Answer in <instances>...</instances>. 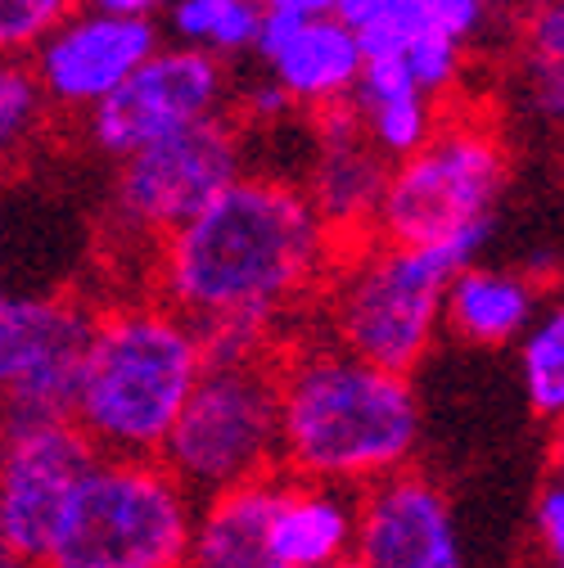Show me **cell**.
<instances>
[{
    "instance_id": "19",
    "label": "cell",
    "mask_w": 564,
    "mask_h": 568,
    "mask_svg": "<svg viewBox=\"0 0 564 568\" xmlns=\"http://www.w3.org/2000/svg\"><path fill=\"white\" fill-rule=\"evenodd\" d=\"M348 104L366 135V145L380 150L389 163L420 150L443 122L439 100L420 91L393 54H362V73L352 82Z\"/></svg>"
},
{
    "instance_id": "28",
    "label": "cell",
    "mask_w": 564,
    "mask_h": 568,
    "mask_svg": "<svg viewBox=\"0 0 564 568\" xmlns=\"http://www.w3.org/2000/svg\"><path fill=\"white\" fill-rule=\"evenodd\" d=\"M266 14H321L330 10V0H258Z\"/></svg>"
},
{
    "instance_id": "17",
    "label": "cell",
    "mask_w": 564,
    "mask_h": 568,
    "mask_svg": "<svg viewBox=\"0 0 564 568\" xmlns=\"http://www.w3.org/2000/svg\"><path fill=\"white\" fill-rule=\"evenodd\" d=\"M275 474L199 496L181 568H275L271 555Z\"/></svg>"
},
{
    "instance_id": "12",
    "label": "cell",
    "mask_w": 564,
    "mask_h": 568,
    "mask_svg": "<svg viewBox=\"0 0 564 568\" xmlns=\"http://www.w3.org/2000/svg\"><path fill=\"white\" fill-rule=\"evenodd\" d=\"M95 447L73 419L6 424L0 429V546L41 559L68 491Z\"/></svg>"
},
{
    "instance_id": "31",
    "label": "cell",
    "mask_w": 564,
    "mask_h": 568,
    "mask_svg": "<svg viewBox=\"0 0 564 568\" xmlns=\"http://www.w3.org/2000/svg\"><path fill=\"white\" fill-rule=\"evenodd\" d=\"M0 294H6V290H0Z\"/></svg>"
},
{
    "instance_id": "5",
    "label": "cell",
    "mask_w": 564,
    "mask_h": 568,
    "mask_svg": "<svg viewBox=\"0 0 564 568\" xmlns=\"http://www.w3.org/2000/svg\"><path fill=\"white\" fill-rule=\"evenodd\" d=\"M194 496L159 456L95 452L68 491L41 568H181Z\"/></svg>"
},
{
    "instance_id": "21",
    "label": "cell",
    "mask_w": 564,
    "mask_h": 568,
    "mask_svg": "<svg viewBox=\"0 0 564 568\" xmlns=\"http://www.w3.org/2000/svg\"><path fill=\"white\" fill-rule=\"evenodd\" d=\"M520 343V375L533 415L560 419L564 410V312L546 307L537 321L515 338Z\"/></svg>"
},
{
    "instance_id": "30",
    "label": "cell",
    "mask_w": 564,
    "mask_h": 568,
    "mask_svg": "<svg viewBox=\"0 0 564 568\" xmlns=\"http://www.w3.org/2000/svg\"><path fill=\"white\" fill-rule=\"evenodd\" d=\"M334 568H362V564H357V559H343V564H334Z\"/></svg>"
},
{
    "instance_id": "26",
    "label": "cell",
    "mask_w": 564,
    "mask_h": 568,
    "mask_svg": "<svg viewBox=\"0 0 564 568\" xmlns=\"http://www.w3.org/2000/svg\"><path fill=\"white\" fill-rule=\"evenodd\" d=\"M434 23L456 37L461 45H474L483 32H487V19H492V0H425Z\"/></svg>"
},
{
    "instance_id": "3",
    "label": "cell",
    "mask_w": 564,
    "mask_h": 568,
    "mask_svg": "<svg viewBox=\"0 0 564 568\" xmlns=\"http://www.w3.org/2000/svg\"><path fill=\"white\" fill-rule=\"evenodd\" d=\"M203 375L199 329L163 298L91 316L73 424L104 456H159L177 410Z\"/></svg>"
},
{
    "instance_id": "8",
    "label": "cell",
    "mask_w": 564,
    "mask_h": 568,
    "mask_svg": "<svg viewBox=\"0 0 564 568\" xmlns=\"http://www.w3.org/2000/svg\"><path fill=\"white\" fill-rule=\"evenodd\" d=\"M118 163H122L113 185L118 222L131 235L163 240L249 168V145H244V126L231 113H213L203 122L150 140V145H140Z\"/></svg>"
},
{
    "instance_id": "13",
    "label": "cell",
    "mask_w": 564,
    "mask_h": 568,
    "mask_svg": "<svg viewBox=\"0 0 564 568\" xmlns=\"http://www.w3.org/2000/svg\"><path fill=\"white\" fill-rule=\"evenodd\" d=\"M352 559L362 568H465L456 515L443 487L411 465L362 487Z\"/></svg>"
},
{
    "instance_id": "29",
    "label": "cell",
    "mask_w": 564,
    "mask_h": 568,
    "mask_svg": "<svg viewBox=\"0 0 564 568\" xmlns=\"http://www.w3.org/2000/svg\"><path fill=\"white\" fill-rule=\"evenodd\" d=\"M0 568H41V564L19 555V550H10V546H0Z\"/></svg>"
},
{
    "instance_id": "23",
    "label": "cell",
    "mask_w": 564,
    "mask_h": 568,
    "mask_svg": "<svg viewBox=\"0 0 564 568\" xmlns=\"http://www.w3.org/2000/svg\"><path fill=\"white\" fill-rule=\"evenodd\" d=\"M46 109L28 59H0V163L32 145V135L46 126Z\"/></svg>"
},
{
    "instance_id": "20",
    "label": "cell",
    "mask_w": 564,
    "mask_h": 568,
    "mask_svg": "<svg viewBox=\"0 0 564 568\" xmlns=\"http://www.w3.org/2000/svg\"><path fill=\"white\" fill-rule=\"evenodd\" d=\"M262 14L258 0H168L159 32L213 59H240L253 54Z\"/></svg>"
},
{
    "instance_id": "1",
    "label": "cell",
    "mask_w": 564,
    "mask_h": 568,
    "mask_svg": "<svg viewBox=\"0 0 564 568\" xmlns=\"http://www.w3.org/2000/svg\"><path fill=\"white\" fill-rule=\"evenodd\" d=\"M334 248L299 181L244 168L159 240V298L190 325L244 321L280 338L316 303Z\"/></svg>"
},
{
    "instance_id": "9",
    "label": "cell",
    "mask_w": 564,
    "mask_h": 568,
    "mask_svg": "<svg viewBox=\"0 0 564 568\" xmlns=\"http://www.w3.org/2000/svg\"><path fill=\"white\" fill-rule=\"evenodd\" d=\"M91 312L68 298L0 294V429L73 419Z\"/></svg>"
},
{
    "instance_id": "24",
    "label": "cell",
    "mask_w": 564,
    "mask_h": 568,
    "mask_svg": "<svg viewBox=\"0 0 564 568\" xmlns=\"http://www.w3.org/2000/svg\"><path fill=\"white\" fill-rule=\"evenodd\" d=\"M78 6L82 0H0V59H28L32 45Z\"/></svg>"
},
{
    "instance_id": "14",
    "label": "cell",
    "mask_w": 564,
    "mask_h": 568,
    "mask_svg": "<svg viewBox=\"0 0 564 568\" xmlns=\"http://www.w3.org/2000/svg\"><path fill=\"white\" fill-rule=\"evenodd\" d=\"M253 54L294 109H330L352 95L362 73V41L330 10L321 14H262Z\"/></svg>"
},
{
    "instance_id": "22",
    "label": "cell",
    "mask_w": 564,
    "mask_h": 568,
    "mask_svg": "<svg viewBox=\"0 0 564 568\" xmlns=\"http://www.w3.org/2000/svg\"><path fill=\"white\" fill-rule=\"evenodd\" d=\"M524 68H528V95L546 118L564 109V10L560 0H537L524 28Z\"/></svg>"
},
{
    "instance_id": "16",
    "label": "cell",
    "mask_w": 564,
    "mask_h": 568,
    "mask_svg": "<svg viewBox=\"0 0 564 568\" xmlns=\"http://www.w3.org/2000/svg\"><path fill=\"white\" fill-rule=\"evenodd\" d=\"M357 541V491L275 474V501H271V555L275 568H334L352 559Z\"/></svg>"
},
{
    "instance_id": "15",
    "label": "cell",
    "mask_w": 564,
    "mask_h": 568,
    "mask_svg": "<svg viewBox=\"0 0 564 568\" xmlns=\"http://www.w3.org/2000/svg\"><path fill=\"white\" fill-rule=\"evenodd\" d=\"M384 181H389V159L366 145L357 118H352V104L343 100V104L316 109L308 181L299 185L339 244H352L366 231H375Z\"/></svg>"
},
{
    "instance_id": "25",
    "label": "cell",
    "mask_w": 564,
    "mask_h": 568,
    "mask_svg": "<svg viewBox=\"0 0 564 568\" xmlns=\"http://www.w3.org/2000/svg\"><path fill=\"white\" fill-rule=\"evenodd\" d=\"M533 541L546 550L551 568L564 564V483L560 478H551L533 501Z\"/></svg>"
},
{
    "instance_id": "18",
    "label": "cell",
    "mask_w": 564,
    "mask_h": 568,
    "mask_svg": "<svg viewBox=\"0 0 564 568\" xmlns=\"http://www.w3.org/2000/svg\"><path fill=\"white\" fill-rule=\"evenodd\" d=\"M542 312L537 280L511 266L465 262L443 290V329L470 347H506Z\"/></svg>"
},
{
    "instance_id": "2",
    "label": "cell",
    "mask_w": 564,
    "mask_h": 568,
    "mask_svg": "<svg viewBox=\"0 0 564 568\" xmlns=\"http://www.w3.org/2000/svg\"><path fill=\"white\" fill-rule=\"evenodd\" d=\"M280 469L362 491L420 452V397L411 375L384 371L339 343L308 338L275 352Z\"/></svg>"
},
{
    "instance_id": "11",
    "label": "cell",
    "mask_w": 564,
    "mask_h": 568,
    "mask_svg": "<svg viewBox=\"0 0 564 568\" xmlns=\"http://www.w3.org/2000/svg\"><path fill=\"white\" fill-rule=\"evenodd\" d=\"M159 41L163 32L154 19L113 14V10H100L82 0L59 28H50L32 45L28 68L50 109L91 113L154 54Z\"/></svg>"
},
{
    "instance_id": "6",
    "label": "cell",
    "mask_w": 564,
    "mask_h": 568,
    "mask_svg": "<svg viewBox=\"0 0 564 568\" xmlns=\"http://www.w3.org/2000/svg\"><path fill=\"white\" fill-rule=\"evenodd\" d=\"M511 185V150L483 118H447L406 159L389 163L375 240L439 244L461 231H487Z\"/></svg>"
},
{
    "instance_id": "7",
    "label": "cell",
    "mask_w": 564,
    "mask_h": 568,
    "mask_svg": "<svg viewBox=\"0 0 564 568\" xmlns=\"http://www.w3.org/2000/svg\"><path fill=\"white\" fill-rule=\"evenodd\" d=\"M168 474L194 496H213L280 469L275 357L203 362L185 406L159 447Z\"/></svg>"
},
{
    "instance_id": "4",
    "label": "cell",
    "mask_w": 564,
    "mask_h": 568,
    "mask_svg": "<svg viewBox=\"0 0 564 568\" xmlns=\"http://www.w3.org/2000/svg\"><path fill=\"white\" fill-rule=\"evenodd\" d=\"M492 240L487 231H461L439 244H362L321 284V334L357 357L411 375L443 334V290Z\"/></svg>"
},
{
    "instance_id": "27",
    "label": "cell",
    "mask_w": 564,
    "mask_h": 568,
    "mask_svg": "<svg viewBox=\"0 0 564 568\" xmlns=\"http://www.w3.org/2000/svg\"><path fill=\"white\" fill-rule=\"evenodd\" d=\"M87 6H100L113 14H135V19H159L168 10V0H87Z\"/></svg>"
},
{
    "instance_id": "10",
    "label": "cell",
    "mask_w": 564,
    "mask_h": 568,
    "mask_svg": "<svg viewBox=\"0 0 564 568\" xmlns=\"http://www.w3.org/2000/svg\"><path fill=\"white\" fill-rule=\"evenodd\" d=\"M231 109L226 59L159 41L135 73L87 113L91 145L109 159H127L140 145Z\"/></svg>"
}]
</instances>
